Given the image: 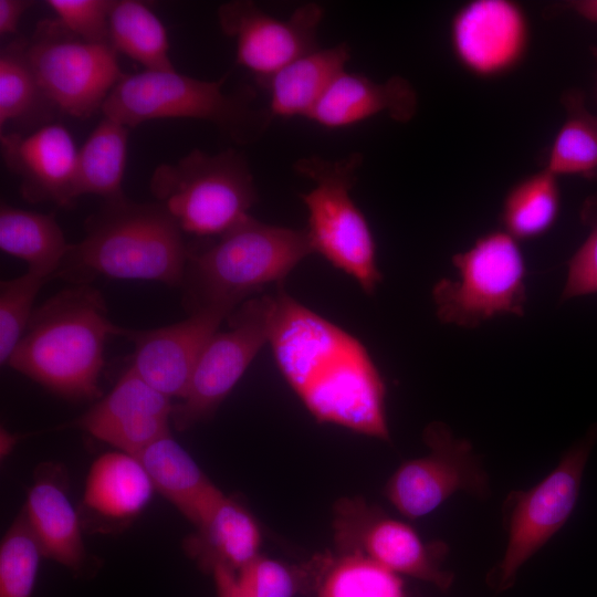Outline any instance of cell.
I'll return each instance as SVG.
<instances>
[{
	"label": "cell",
	"instance_id": "obj_34",
	"mask_svg": "<svg viewBox=\"0 0 597 597\" xmlns=\"http://www.w3.org/2000/svg\"><path fill=\"white\" fill-rule=\"evenodd\" d=\"M235 575L249 597H295L314 591L316 579L313 559L294 566L261 554Z\"/></svg>",
	"mask_w": 597,
	"mask_h": 597
},
{
	"label": "cell",
	"instance_id": "obj_11",
	"mask_svg": "<svg viewBox=\"0 0 597 597\" xmlns=\"http://www.w3.org/2000/svg\"><path fill=\"white\" fill-rule=\"evenodd\" d=\"M273 295L252 296L228 316V328L208 342L171 420L185 431L208 420L230 394L260 349L269 343Z\"/></svg>",
	"mask_w": 597,
	"mask_h": 597
},
{
	"label": "cell",
	"instance_id": "obj_13",
	"mask_svg": "<svg viewBox=\"0 0 597 597\" xmlns=\"http://www.w3.org/2000/svg\"><path fill=\"white\" fill-rule=\"evenodd\" d=\"M336 552L363 555L389 570L448 590L454 575L443 568L448 546L425 541L408 522L364 499L343 498L334 505Z\"/></svg>",
	"mask_w": 597,
	"mask_h": 597
},
{
	"label": "cell",
	"instance_id": "obj_30",
	"mask_svg": "<svg viewBox=\"0 0 597 597\" xmlns=\"http://www.w3.org/2000/svg\"><path fill=\"white\" fill-rule=\"evenodd\" d=\"M561 209L558 177L543 168L515 182L505 193L499 216L502 230L515 240L545 234Z\"/></svg>",
	"mask_w": 597,
	"mask_h": 597
},
{
	"label": "cell",
	"instance_id": "obj_19",
	"mask_svg": "<svg viewBox=\"0 0 597 597\" xmlns=\"http://www.w3.org/2000/svg\"><path fill=\"white\" fill-rule=\"evenodd\" d=\"M417 109V92L404 76L394 75L385 82H375L363 74L344 71L307 119L322 127L337 129L379 114H386L398 123H407L415 117Z\"/></svg>",
	"mask_w": 597,
	"mask_h": 597
},
{
	"label": "cell",
	"instance_id": "obj_32",
	"mask_svg": "<svg viewBox=\"0 0 597 597\" xmlns=\"http://www.w3.org/2000/svg\"><path fill=\"white\" fill-rule=\"evenodd\" d=\"M42 557L22 512L0 545V597H31Z\"/></svg>",
	"mask_w": 597,
	"mask_h": 597
},
{
	"label": "cell",
	"instance_id": "obj_36",
	"mask_svg": "<svg viewBox=\"0 0 597 597\" xmlns=\"http://www.w3.org/2000/svg\"><path fill=\"white\" fill-rule=\"evenodd\" d=\"M113 0H48L56 20L73 35L91 43H108Z\"/></svg>",
	"mask_w": 597,
	"mask_h": 597
},
{
	"label": "cell",
	"instance_id": "obj_38",
	"mask_svg": "<svg viewBox=\"0 0 597 597\" xmlns=\"http://www.w3.org/2000/svg\"><path fill=\"white\" fill-rule=\"evenodd\" d=\"M210 575L213 578L217 597H249L240 587L235 572L218 566Z\"/></svg>",
	"mask_w": 597,
	"mask_h": 597
},
{
	"label": "cell",
	"instance_id": "obj_8",
	"mask_svg": "<svg viewBox=\"0 0 597 597\" xmlns=\"http://www.w3.org/2000/svg\"><path fill=\"white\" fill-rule=\"evenodd\" d=\"M596 443L597 423L564 452L558 464L537 484L507 494L502 510L507 534L505 549L486 575L495 591L511 588L521 567L567 522Z\"/></svg>",
	"mask_w": 597,
	"mask_h": 597
},
{
	"label": "cell",
	"instance_id": "obj_12",
	"mask_svg": "<svg viewBox=\"0 0 597 597\" xmlns=\"http://www.w3.org/2000/svg\"><path fill=\"white\" fill-rule=\"evenodd\" d=\"M422 439L428 453L402 462L389 476L384 495L410 521L425 517L459 492L480 500L490 495V479L471 442L441 421L430 422Z\"/></svg>",
	"mask_w": 597,
	"mask_h": 597
},
{
	"label": "cell",
	"instance_id": "obj_16",
	"mask_svg": "<svg viewBox=\"0 0 597 597\" xmlns=\"http://www.w3.org/2000/svg\"><path fill=\"white\" fill-rule=\"evenodd\" d=\"M233 311L228 306H208L170 325L128 329L125 336L135 346L130 366L163 395L182 399L202 350Z\"/></svg>",
	"mask_w": 597,
	"mask_h": 597
},
{
	"label": "cell",
	"instance_id": "obj_7",
	"mask_svg": "<svg viewBox=\"0 0 597 597\" xmlns=\"http://www.w3.org/2000/svg\"><path fill=\"white\" fill-rule=\"evenodd\" d=\"M362 165L363 155L352 153L336 160L318 155L302 157L293 168L314 184L301 195L308 213L306 232L313 253L356 280L365 293L374 294L383 281L376 243L366 217L350 196Z\"/></svg>",
	"mask_w": 597,
	"mask_h": 597
},
{
	"label": "cell",
	"instance_id": "obj_31",
	"mask_svg": "<svg viewBox=\"0 0 597 597\" xmlns=\"http://www.w3.org/2000/svg\"><path fill=\"white\" fill-rule=\"evenodd\" d=\"M28 40L15 39L0 53V128L54 108L46 98L27 52Z\"/></svg>",
	"mask_w": 597,
	"mask_h": 597
},
{
	"label": "cell",
	"instance_id": "obj_4",
	"mask_svg": "<svg viewBox=\"0 0 597 597\" xmlns=\"http://www.w3.org/2000/svg\"><path fill=\"white\" fill-rule=\"evenodd\" d=\"M313 253L306 229L249 216L201 250L189 253L181 286L189 313L208 306L235 310L271 283L277 285Z\"/></svg>",
	"mask_w": 597,
	"mask_h": 597
},
{
	"label": "cell",
	"instance_id": "obj_2",
	"mask_svg": "<svg viewBox=\"0 0 597 597\" xmlns=\"http://www.w3.org/2000/svg\"><path fill=\"white\" fill-rule=\"evenodd\" d=\"M126 332L109 320L98 290L74 284L34 308L8 364L55 394L92 399L100 396L107 338Z\"/></svg>",
	"mask_w": 597,
	"mask_h": 597
},
{
	"label": "cell",
	"instance_id": "obj_21",
	"mask_svg": "<svg viewBox=\"0 0 597 597\" xmlns=\"http://www.w3.org/2000/svg\"><path fill=\"white\" fill-rule=\"evenodd\" d=\"M154 489L195 526L224 494L168 432L135 454Z\"/></svg>",
	"mask_w": 597,
	"mask_h": 597
},
{
	"label": "cell",
	"instance_id": "obj_5",
	"mask_svg": "<svg viewBox=\"0 0 597 597\" xmlns=\"http://www.w3.org/2000/svg\"><path fill=\"white\" fill-rule=\"evenodd\" d=\"M220 81H203L174 71L125 74L102 106L104 117L134 128L151 119L206 121L238 144L259 140L274 118L255 104L253 90L222 91Z\"/></svg>",
	"mask_w": 597,
	"mask_h": 597
},
{
	"label": "cell",
	"instance_id": "obj_3",
	"mask_svg": "<svg viewBox=\"0 0 597 597\" xmlns=\"http://www.w3.org/2000/svg\"><path fill=\"white\" fill-rule=\"evenodd\" d=\"M190 250L160 203L107 200L85 222L56 275L75 284L93 277L156 281L181 286Z\"/></svg>",
	"mask_w": 597,
	"mask_h": 597
},
{
	"label": "cell",
	"instance_id": "obj_17",
	"mask_svg": "<svg viewBox=\"0 0 597 597\" xmlns=\"http://www.w3.org/2000/svg\"><path fill=\"white\" fill-rule=\"evenodd\" d=\"M174 405L130 366L113 389L69 426L135 455L170 432Z\"/></svg>",
	"mask_w": 597,
	"mask_h": 597
},
{
	"label": "cell",
	"instance_id": "obj_37",
	"mask_svg": "<svg viewBox=\"0 0 597 597\" xmlns=\"http://www.w3.org/2000/svg\"><path fill=\"white\" fill-rule=\"evenodd\" d=\"M33 6L29 0H0L1 36L17 32L20 19Z\"/></svg>",
	"mask_w": 597,
	"mask_h": 597
},
{
	"label": "cell",
	"instance_id": "obj_26",
	"mask_svg": "<svg viewBox=\"0 0 597 597\" xmlns=\"http://www.w3.org/2000/svg\"><path fill=\"white\" fill-rule=\"evenodd\" d=\"M565 117L546 155L544 168L557 177L574 176L597 180V115L586 105L578 88L561 97Z\"/></svg>",
	"mask_w": 597,
	"mask_h": 597
},
{
	"label": "cell",
	"instance_id": "obj_28",
	"mask_svg": "<svg viewBox=\"0 0 597 597\" xmlns=\"http://www.w3.org/2000/svg\"><path fill=\"white\" fill-rule=\"evenodd\" d=\"M108 40L116 52L142 64L147 71H174L167 30L150 8L136 0L113 2L108 17Z\"/></svg>",
	"mask_w": 597,
	"mask_h": 597
},
{
	"label": "cell",
	"instance_id": "obj_15",
	"mask_svg": "<svg viewBox=\"0 0 597 597\" xmlns=\"http://www.w3.org/2000/svg\"><path fill=\"white\" fill-rule=\"evenodd\" d=\"M531 28L523 7L513 0H471L450 22V45L458 63L480 78L516 69L527 54Z\"/></svg>",
	"mask_w": 597,
	"mask_h": 597
},
{
	"label": "cell",
	"instance_id": "obj_22",
	"mask_svg": "<svg viewBox=\"0 0 597 597\" xmlns=\"http://www.w3.org/2000/svg\"><path fill=\"white\" fill-rule=\"evenodd\" d=\"M350 59L347 43L317 48L256 82L269 94V111L280 117H308Z\"/></svg>",
	"mask_w": 597,
	"mask_h": 597
},
{
	"label": "cell",
	"instance_id": "obj_10",
	"mask_svg": "<svg viewBox=\"0 0 597 597\" xmlns=\"http://www.w3.org/2000/svg\"><path fill=\"white\" fill-rule=\"evenodd\" d=\"M27 52L53 107L81 119L102 109L125 75L111 44L83 41L56 19L38 23Z\"/></svg>",
	"mask_w": 597,
	"mask_h": 597
},
{
	"label": "cell",
	"instance_id": "obj_1",
	"mask_svg": "<svg viewBox=\"0 0 597 597\" xmlns=\"http://www.w3.org/2000/svg\"><path fill=\"white\" fill-rule=\"evenodd\" d=\"M269 344L276 366L320 423L390 441L386 385L365 346L285 292L273 294Z\"/></svg>",
	"mask_w": 597,
	"mask_h": 597
},
{
	"label": "cell",
	"instance_id": "obj_40",
	"mask_svg": "<svg viewBox=\"0 0 597 597\" xmlns=\"http://www.w3.org/2000/svg\"><path fill=\"white\" fill-rule=\"evenodd\" d=\"M593 52H594V56L596 57V61H597V48H595L593 50ZM596 96H597V74H596Z\"/></svg>",
	"mask_w": 597,
	"mask_h": 597
},
{
	"label": "cell",
	"instance_id": "obj_23",
	"mask_svg": "<svg viewBox=\"0 0 597 597\" xmlns=\"http://www.w3.org/2000/svg\"><path fill=\"white\" fill-rule=\"evenodd\" d=\"M154 490L138 459L117 450L93 462L85 481L82 503L102 520L128 521L146 507Z\"/></svg>",
	"mask_w": 597,
	"mask_h": 597
},
{
	"label": "cell",
	"instance_id": "obj_27",
	"mask_svg": "<svg viewBox=\"0 0 597 597\" xmlns=\"http://www.w3.org/2000/svg\"><path fill=\"white\" fill-rule=\"evenodd\" d=\"M128 127L104 117L78 149L75 191L107 200L125 197L122 182L127 160Z\"/></svg>",
	"mask_w": 597,
	"mask_h": 597
},
{
	"label": "cell",
	"instance_id": "obj_6",
	"mask_svg": "<svg viewBox=\"0 0 597 597\" xmlns=\"http://www.w3.org/2000/svg\"><path fill=\"white\" fill-rule=\"evenodd\" d=\"M150 191L182 232L218 238L249 217L258 191L242 153L195 148L174 164L157 166Z\"/></svg>",
	"mask_w": 597,
	"mask_h": 597
},
{
	"label": "cell",
	"instance_id": "obj_18",
	"mask_svg": "<svg viewBox=\"0 0 597 597\" xmlns=\"http://www.w3.org/2000/svg\"><path fill=\"white\" fill-rule=\"evenodd\" d=\"M0 145L4 164L19 177L27 201H51L62 208L75 205L78 149L66 127L45 124L27 135L1 134Z\"/></svg>",
	"mask_w": 597,
	"mask_h": 597
},
{
	"label": "cell",
	"instance_id": "obj_9",
	"mask_svg": "<svg viewBox=\"0 0 597 597\" xmlns=\"http://www.w3.org/2000/svg\"><path fill=\"white\" fill-rule=\"evenodd\" d=\"M459 281L439 280L432 289L440 322L474 328L501 314L525 313V261L519 241L503 230L488 232L452 256Z\"/></svg>",
	"mask_w": 597,
	"mask_h": 597
},
{
	"label": "cell",
	"instance_id": "obj_14",
	"mask_svg": "<svg viewBox=\"0 0 597 597\" xmlns=\"http://www.w3.org/2000/svg\"><path fill=\"white\" fill-rule=\"evenodd\" d=\"M323 17L324 8L315 2L301 4L286 20L275 19L247 0L229 1L218 9L222 32L235 42L237 63L256 82L317 49Z\"/></svg>",
	"mask_w": 597,
	"mask_h": 597
},
{
	"label": "cell",
	"instance_id": "obj_25",
	"mask_svg": "<svg viewBox=\"0 0 597 597\" xmlns=\"http://www.w3.org/2000/svg\"><path fill=\"white\" fill-rule=\"evenodd\" d=\"M71 245L53 216L1 203L0 248L27 262L29 270L54 277Z\"/></svg>",
	"mask_w": 597,
	"mask_h": 597
},
{
	"label": "cell",
	"instance_id": "obj_35",
	"mask_svg": "<svg viewBox=\"0 0 597 597\" xmlns=\"http://www.w3.org/2000/svg\"><path fill=\"white\" fill-rule=\"evenodd\" d=\"M579 218L588 229V234L568 261L566 282L559 303L597 293V195L584 200Z\"/></svg>",
	"mask_w": 597,
	"mask_h": 597
},
{
	"label": "cell",
	"instance_id": "obj_29",
	"mask_svg": "<svg viewBox=\"0 0 597 597\" xmlns=\"http://www.w3.org/2000/svg\"><path fill=\"white\" fill-rule=\"evenodd\" d=\"M317 597H406L401 576L355 553L314 557Z\"/></svg>",
	"mask_w": 597,
	"mask_h": 597
},
{
	"label": "cell",
	"instance_id": "obj_24",
	"mask_svg": "<svg viewBox=\"0 0 597 597\" xmlns=\"http://www.w3.org/2000/svg\"><path fill=\"white\" fill-rule=\"evenodd\" d=\"M23 513L43 557L74 572L83 567L85 548L80 519L57 482L39 479L28 493Z\"/></svg>",
	"mask_w": 597,
	"mask_h": 597
},
{
	"label": "cell",
	"instance_id": "obj_20",
	"mask_svg": "<svg viewBox=\"0 0 597 597\" xmlns=\"http://www.w3.org/2000/svg\"><path fill=\"white\" fill-rule=\"evenodd\" d=\"M185 542V551L211 574L218 566L239 572L260 555L262 533L253 514L226 494Z\"/></svg>",
	"mask_w": 597,
	"mask_h": 597
},
{
	"label": "cell",
	"instance_id": "obj_39",
	"mask_svg": "<svg viewBox=\"0 0 597 597\" xmlns=\"http://www.w3.org/2000/svg\"><path fill=\"white\" fill-rule=\"evenodd\" d=\"M564 7L586 21L597 24V0H572L565 2Z\"/></svg>",
	"mask_w": 597,
	"mask_h": 597
},
{
	"label": "cell",
	"instance_id": "obj_33",
	"mask_svg": "<svg viewBox=\"0 0 597 597\" xmlns=\"http://www.w3.org/2000/svg\"><path fill=\"white\" fill-rule=\"evenodd\" d=\"M52 276L29 270L0 283V363L8 364L33 314L38 293Z\"/></svg>",
	"mask_w": 597,
	"mask_h": 597
}]
</instances>
